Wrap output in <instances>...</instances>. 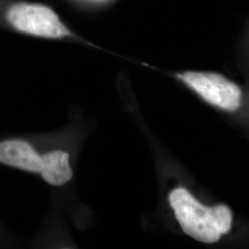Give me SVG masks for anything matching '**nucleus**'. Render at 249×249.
<instances>
[{"label": "nucleus", "mask_w": 249, "mask_h": 249, "mask_svg": "<svg viewBox=\"0 0 249 249\" xmlns=\"http://www.w3.org/2000/svg\"><path fill=\"white\" fill-rule=\"evenodd\" d=\"M43 166L41 175L46 183L60 187L71 180L73 177L70 154L67 151H53L42 155Z\"/></svg>", "instance_id": "obj_5"}, {"label": "nucleus", "mask_w": 249, "mask_h": 249, "mask_svg": "<svg viewBox=\"0 0 249 249\" xmlns=\"http://www.w3.org/2000/svg\"><path fill=\"white\" fill-rule=\"evenodd\" d=\"M169 202L183 231L196 240L213 244L231 230L232 216L226 205L203 206L183 187L171 192Z\"/></svg>", "instance_id": "obj_1"}, {"label": "nucleus", "mask_w": 249, "mask_h": 249, "mask_svg": "<svg viewBox=\"0 0 249 249\" xmlns=\"http://www.w3.org/2000/svg\"><path fill=\"white\" fill-rule=\"evenodd\" d=\"M0 163L40 174L43 159L30 143L20 140H8L0 142Z\"/></svg>", "instance_id": "obj_4"}, {"label": "nucleus", "mask_w": 249, "mask_h": 249, "mask_svg": "<svg viewBox=\"0 0 249 249\" xmlns=\"http://www.w3.org/2000/svg\"><path fill=\"white\" fill-rule=\"evenodd\" d=\"M9 24L18 32L44 38L71 36L53 9L42 4L16 3L7 12Z\"/></svg>", "instance_id": "obj_2"}, {"label": "nucleus", "mask_w": 249, "mask_h": 249, "mask_svg": "<svg viewBox=\"0 0 249 249\" xmlns=\"http://www.w3.org/2000/svg\"><path fill=\"white\" fill-rule=\"evenodd\" d=\"M177 77L213 106L229 112L236 111L240 107V88L221 74L186 71Z\"/></svg>", "instance_id": "obj_3"}]
</instances>
